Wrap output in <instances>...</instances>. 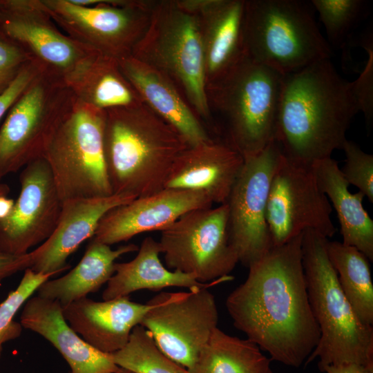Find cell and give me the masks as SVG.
<instances>
[{"instance_id": "1", "label": "cell", "mask_w": 373, "mask_h": 373, "mask_svg": "<svg viewBox=\"0 0 373 373\" xmlns=\"http://www.w3.org/2000/svg\"><path fill=\"white\" fill-rule=\"evenodd\" d=\"M303 233L251 265L247 279L225 302L233 325L247 339L271 360L294 367L307 361L321 336L307 294Z\"/></svg>"}, {"instance_id": "2", "label": "cell", "mask_w": 373, "mask_h": 373, "mask_svg": "<svg viewBox=\"0 0 373 373\" xmlns=\"http://www.w3.org/2000/svg\"><path fill=\"white\" fill-rule=\"evenodd\" d=\"M359 107L352 82L343 79L330 57L284 75L275 140L282 154L312 166L341 149Z\"/></svg>"}, {"instance_id": "3", "label": "cell", "mask_w": 373, "mask_h": 373, "mask_svg": "<svg viewBox=\"0 0 373 373\" xmlns=\"http://www.w3.org/2000/svg\"><path fill=\"white\" fill-rule=\"evenodd\" d=\"M104 152L114 194L133 198L164 188L177 157L190 145L142 101L105 110Z\"/></svg>"}, {"instance_id": "4", "label": "cell", "mask_w": 373, "mask_h": 373, "mask_svg": "<svg viewBox=\"0 0 373 373\" xmlns=\"http://www.w3.org/2000/svg\"><path fill=\"white\" fill-rule=\"evenodd\" d=\"M327 240L314 230L303 233L307 294L321 332L305 364L318 358L319 370L328 365L354 363L373 372V327L361 322L345 297L328 258Z\"/></svg>"}, {"instance_id": "5", "label": "cell", "mask_w": 373, "mask_h": 373, "mask_svg": "<svg viewBox=\"0 0 373 373\" xmlns=\"http://www.w3.org/2000/svg\"><path fill=\"white\" fill-rule=\"evenodd\" d=\"M284 75L245 55L207 88L209 107L227 126L225 142L243 158L275 141Z\"/></svg>"}, {"instance_id": "6", "label": "cell", "mask_w": 373, "mask_h": 373, "mask_svg": "<svg viewBox=\"0 0 373 373\" xmlns=\"http://www.w3.org/2000/svg\"><path fill=\"white\" fill-rule=\"evenodd\" d=\"M310 1H245L243 44L254 61L283 75L331 57Z\"/></svg>"}, {"instance_id": "7", "label": "cell", "mask_w": 373, "mask_h": 373, "mask_svg": "<svg viewBox=\"0 0 373 373\" xmlns=\"http://www.w3.org/2000/svg\"><path fill=\"white\" fill-rule=\"evenodd\" d=\"M131 55L167 77L197 115L210 116L199 21L178 1L155 3Z\"/></svg>"}, {"instance_id": "8", "label": "cell", "mask_w": 373, "mask_h": 373, "mask_svg": "<svg viewBox=\"0 0 373 373\" xmlns=\"http://www.w3.org/2000/svg\"><path fill=\"white\" fill-rule=\"evenodd\" d=\"M105 116V110L75 97L46 147L43 157L62 202L113 194L104 152Z\"/></svg>"}, {"instance_id": "9", "label": "cell", "mask_w": 373, "mask_h": 373, "mask_svg": "<svg viewBox=\"0 0 373 373\" xmlns=\"http://www.w3.org/2000/svg\"><path fill=\"white\" fill-rule=\"evenodd\" d=\"M75 97L64 82L40 72L6 114L0 127V183L43 157Z\"/></svg>"}, {"instance_id": "10", "label": "cell", "mask_w": 373, "mask_h": 373, "mask_svg": "<svg viewBox=\"0 0 373 373\" xmlns=\"http://www.w3.org/2000/svg\"><path fill=\"white\" fill-rule=\"evenodd\" d=\"M66 35L119 61L144 34L155 3L133 0H41Z\"/></svg>"}, {"instance_id": "11", "label": "cell", "mask_w": 373, "mask_h": 373, "mask_svg": "<svg viewBox=\"0 0 373 373\" xmlns=\"http://www.w3.org/2000/svg\"><path fill=\"white\" fill-rule=\"evenodd\" d=\"M168 269L207 283L228 276L239 262L228 231L227 204L189 211L161 231Z\"/></svg>"}, {"instance_id": "12", "label": "cell", "mask_w": 373, "mask_h": 373, "mask_svg": "<svg viewBox=\"0 0 373 373\" xmlns=\"http://www.w3.org/2000/svg\"><path fill=\"white\" fill-rule=\"evenodd\" d=\"M147 303L151 307L140 325L151 333L167 356L189 368L218 327L214 296L202 287L188 292H162Z\"/></svg>"}, {"instance_id": "13", "label": "cell", "mask_w": 373, "mask_h": 373, "mask_svg": "<svg viewBox=\"0 0 373 373\" xmlns=\"http://www.w3.org/2000/svg\"><path fill=\"white\" fill-rule=\"evenodd\" d=\"M0 33L65 84L99 54L64 33L41 0H0Z\"/></svg>"}, {"instance_id": "14", "label": "cell", "mask_w": 373, "mask_h": 373, "mask_svg": "<svg viewBox=\"0 0 373 373\" xmlns=\"http://www.w3.org/2000/svg\"><path fill=\"white\" fill-rule=\"evenodd\" d=\"M331 213L329 200L318 188L312 166L295 162L282 154L266 209L272 247L282 245L307 229L327 238L332 237L336 228Z\"/></svg>"}, {"instance_id": "15", "label": "cell", "mask_w": 373, "mask_h": 373, "mask_svg": "<svg viewBox=\"0 0 373 373\" xmlns=\"http://www.w3.org/2000/svg\"><path fill=\"white\" fill-rule=\"evenodd\" d=\"M281 155L275 140L260 153L245 157L226 202L230 243L239 262L247 267L272 247L266 209L271 182Z\"/></svg>"}, {"instance_id": "16", "label": "cell", "mask_w": 373, "mask_h": 373, "mask_svg": "<svg viewBox=\"0 0 373 373\" xmlns=\"http://www.w3.org/2000/svg\"><path fill=\"white\" fill-rule=\"evenodd\" d=\"M20 193L8 216L0 220V250L23 255L45 242L58 222L62 201L44 157L21 171Z\"/></svg>"}, {"instance_id": "17", "label": "cell", "mask_w": 373, "mask_h": 373, "mask_svg": "<svg viewBox=\"0 0 373 373\" xmlns=\"http://www.w3.org/2000/svg\"><path fill=\"white\" fill-rule=\"evenodd\" d=\"M213 204L201 192L164 188L109 211L99 221L93 240L111 246L142 233L160 231L185 213Z\"/></svg>"}, {"instance_id": "18", "label": "cell", "mask_w": 373, "mask_h": 373, "mask_svg": "<svg viewBox=\"0 0 373 373\" xmlns=\"http://www.w3.org/2000/svg\"><path fill=\"white\" fill-rule=\"evenodd\" d=\"M135 198L119 194L73 199L62 202L60 216L51 236L30 251V269L57 275L70 267L68 258L87 239L93 237L103 216Z\"/></svg>"}, {"instance_id": "19", "label": "cell", "mask_w": 373, "mask_h": 373, "mask_svg": "<svg viewBox=\"0 0 373 373\" xmlns=\"http://www.w3.org/2000/svg\"><path fill=\"white\" fill-rule=\"evenodd\" d=\"M198 18L204 48L207 88L224 76L245 55V1L182 0Z\"/></svg>"}, {"instance_id": "20", "label": "cell", "mask_w": 373, "mask_h": 373, "mask_svg": "<svg viewBox=\"0 0 373 373\" xmlns=\"http://www.w3.org/2000/svg\"><path fill=\"white\" fill-rule=\"evenodd\" d=\"M243 164L236 150L211 139L189 146L177 157L164 188L201 192L213 203L225 204Z\"/></svg>"}, {"instance_id": "21", "label": "cell", "mask_w": 373, "mask_h": 373, "mask_svg": "<svg viewBox=\"0 0 373 373\" xmlns=\"http://www.w3.org/2000/svg\"><path fill=\"white\" fill-rule=\"evenodd\" d=\"M150 307L149 303H135L128 296L103 301L84 297L62 307V311L68 325L84 341L112 354L125 346Z\"/></svg>"}, {"instance_id": "22", "label": "cell", "mask_w": 373, "mask_h": 373, "mask_svg": "<svg viewBox=\"0 0 373 373\" xmlns=\"http://www.w3.org/2000/svg\"><path fill=\"white\" fill-rule=\"evenodd\" d=\"M20 323L49 341L67 362L70 373H113L119 368L112 354L95 349L72 329L56 300L30 297L22 309Z\"/></svg>"}, {"instance_id": "23", "label": "cell", "mask_w": 373, "mask_h": 373, "mask_svg": "<svg viewBox=\"0 0 373 373\" xmlns=\"http://www.w3.org/2000/svg\"><path fill=\"white\" fill-rule=\"evenodd\" d=\"M117 62L140 99L171 125L190 146L211 140L196 114L167 77L132 55Z\"/></svg>"}, {"instance_id": "24", "label": "cell", "mask_w": 373, "mask_h": 373, "mask_svg": "<svg viewBox=\"0 0 373 373\" xmlns=\"http://www.w3.org/2000/svg\"><path fill=\"white\" fill-rule=\"evenodd\" d=\"M160 254L158 241L152 237L145 238L133 260L115 262L114 274L102 294L103 300L126 297L140 289L158 291L171 287H185L189 290L209 288L231 278L228 276L211 283L199 282L191 275L166 268L160 259Z\"/></svg>"}, {"instance_id": "25", "label": "cell", "mask_w": 373, "mask_h": 373, "mask_svg": "<svg viewBox=\"0 0 373 373\" xmlns=\"http://www.w3.org/2000/svg\"><path fill=\"white\" fill-rule=\"evenodd\" d=\"M320 190L331 200L341 226L343 243L373 260V220L363 206L364 194L349 191L350 184L338 163L327 157L312 164Z\"/></svg>"}, {"instance_id": "26", "label": "cell", "mask_w": 373, "mask_h": 373, "mask_svg": "<svg viewBox=\"0 0 373 373\" xmlns=\"http://www.w3.org/2000/svg\"><path fill=\"white\" fill-rule=\"evenodd\" d=\"M138 248L130 243L112 249L93 239L79 263L64 276L42 283L37 290V296L56 300L62 307L87 297L107 283L114 274L117 258Z\"/></svg>"}, {"instance_id": "27", "label": "cell", "mask_w": 373, "mask_h": 373, "mask_svg": "<svg viewBox=\"0 0 373 373\" xmlns=\"http://www.w3.org/2000/svg\"><path fill=\"white\" fill-rule=\"evenodd\" d=\"M66 84L77 99L102 110L142 101L122 73L117 61L101 54L84 65Z\"/></svg>"}, {"instance_id": "28", "label": "cell", "mask_w": 373, "mask_h": 373, "mask_svg": "<svg viewBox=\"0 0 373 373\" xmlns=\"http://www.w3.org/2000/svg\"><path fill=\"white\" fill-rule=\"evenodd\" d=\"M186 373H274L270 360L248 339L216 328Z\"/></svg>"}, {"instance_id": "29", "label": "cell", "mask_w": 373, "mask_h": 373, "mask_svg": "<svg viewBox=\"0 0 373 373\" xmlns=\"http://www.w3.org/2000/svg\"><path fill=\"white\" fill-rule=\"evenodd\" d=\"M329 260L354 313L365 325H373V284L368 258L358 249L337 241L327 242Z\"/></svg>"}, {"instance_id": "30", "label": "cell", "mask_w": 373, "mask_h": 373, "mask_svg": "<svg viewBox=\"0 0 373 373\" xmlns=\"http://www.w3.org/2000/svg\"><path fill=\"white\" fill-rule=\"evenodd\" d=\"M112 356L119 367L134 373L187 372L160 349L151 333L140 325L133 328L125 346Z\"/></svg>"}, {"instance_id": "31", "label": "cell", "mask_w": 373, "mask_h": 373, "mask_svg": "<svg viewBox=\"0 0 373 373\" xmlns=\"http://www.w3.org/2000/svg\"><path fill=\"white\" fill-rule=\"evenodd\" d=\"M329 41L342 46L354 26L365 14L366 2L362 0H312Z\"/></svg>"}, {"instance_id": "32", "label": "cell", "mask_w": 373, "mask_h": 373, "mask_svg": "<svg viewBox=\"0 0 373 373\" xmlns=\"http://www.w3.org/2000/svg\"><path fill=\"white\" fill-rule=\"evenodd\" d=\"M51 277V274H43L30 268L26 269L17 288L10 291L0 304V358L3 345L18 338L22 333V325L15 320L17 312L39 287Z\"/></svg>"}, {"instance_id": "33", "label": "cell", "mask_w": 373, "mask_h": 373, "mask_svg": "<svg viewBox=\"0 0 373 373\" xmlns=\"http://www.w3.org/2000/svg\"><path fill=\"white\" fill-rule=\"evenodd\" d=\"M345 154V164L341 169L350 184L373 202V155L364 152L354 142L346 140L342 149Z\"/></svg>"}, {"instance_id": "34", "label": "cell", "mask_w": 373, "mask_h": 373, "mask_svg": "<svg viewBox=\"0 0 373 373\" xmlns=\"http://www.w3.org/2000/svg\"><path fill=\"white\" fill-rule=\"evenodd\" d=\"M32 59L19 45L0 33V96Z\"/></svg>"}, {"instance_id": "35", "label": "cell", "mask_w": 373, "mask_h": 373, "mask_svg": "<svg viewBox=\"0 0 373 373\" xmlns=\"http://www.w3.org/2000/svg\"><path fill=\"white\" fill-rule=\"evenodd\" d=\"M368 54L366 65L357 79L352 82L359 111L370 122L373 115V49L372 43L363 46Z\"/></svg>"}, {"instance_id": "36", "label": "cell", "mask_w": 373, "mask_h": 373, "mask_svg": "<svg viewBox=\"0 0 373 373\" xmlns=\"http://www.w3.org/2000/svg\"><path fill=\"white\" fill-rule=\"evenodd\" d=\"M40 72L39 66L33 61L23 67L10 87L0 96V120Z\"/></svg>"}, {"instance_id": "37", "label": "cell", "mask_w": 373, "mask_h": 373, "mask_svg": "<svg viewBox=\"0 0 373 373\" xmlns=\"http://www.w3.org/2000/svg\"><path fill=\"white\" fill-rule=\"evenodd\" d=\"M31 262L30 251L23 255H15L0 250V285L6 278L30 268Z\"/></svg>"}, {"instance_id": "38", "label": "cell", "mask_w": 373, "mask_h": 373, "mask_svg": "<svg viewBox=\"0 0 373 373\" xmlns=\"http://www.w3.org/2000/svg\"><path fill=\"white\" fill-rule=\"evenodd\" d=\"M320 371L326 373H373L365 367L354 363L328 365L323 367Z\"/></svg>"}, {"instance_id": "39", "label": "cell", "mask_w": 373, "mask_h": 373, "mask_svg": "<svg viewBox=\"0 0 373 373\" xmlns=\"http://www.w3.org/2000/svg\"><path fill=\"white\" fill-rule=\"evenodd\" d=\"M15 201L7 196H0V220L6 218L10 213Z\"/></svg>"}, {"instance_id": "40", "label": "cell", "mask_w": 373, "mask_h": 373, "mask_svg": "<svg viewBox=\"0 0 373 373\" xmlns=\"http://www.w3.org/2000/svg\"><path fill=\"white\" fill-rule=\"evenodd\" d=\"M10 192V188L8 184L0 183V196H7Z\"/></svg>"}, {"instance_id": "41", "label": "cell", "mask_w": 373, "mask_h": 373, "mask_svg": "<svg viewBox=\"0 0 373 373\" xmlns=\"http://www.w3.org/2000/svg\"><path fill=\"white\" fill-rule=\"evenodd\" d=\"M113 373H134L131 371H129L126 369H124L122 367H119L115 372Z\"/></svg>"}]
</instances>
